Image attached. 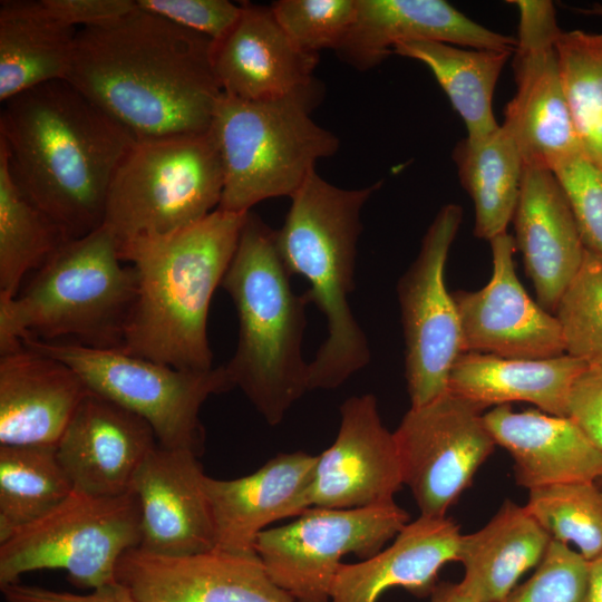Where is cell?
<instances>
[{
  "label": "cell",
  "mask_w": 602,
  "mask_h": 602,
  "mask_svg": "<svg viewBox=\"0 0 602 602\" xmlns=\"http://www.w3.org/2000/svg\"><path fill=\"white\" fill-rule=\"evenodd\" d=\"M462 221V207L445 204L397 285L410 407L425 405L448 391L452 368L464 352L457 308L445 282L448 253Z\"/></svg>",
  "instance_id": "7c38bea8"
},
{
  "label": "cell",
  "mask_w": 602,
  "mask_h": 602,
  "mask_svg": "<svg viewBox=\"0 0 602 602\" xmlns=\"http://www.w3.org/2000/svg\"><path fill=\"white\" fill-rule=\"evenodd\" d=\"M579 12L588 16H595L602 18V2H595L590 8L577 9Z\"/></svg>",
  "instance_id": "bcb514c9"
},
{
  "label": "cell",
  "mask_w": 602,
  "mask_h": 602,
  "mask_svg": "<svg viewBox=\"0 0 602 602\" xmlns=\"http://www.w3.org/2000/svg\"><path fill=\"white\" fill-rule=\"evenodd\" d=\"M356 2L353 23L337 52L359 70L376 67L404 42L437 41L511 52L516 47V38L485 28L444 0Z\"/></svg>",
  "instance_id": "7402d4cb"
},
{
  "label": "cell",
  "mask_w": 602,
  "mask_h": 602,
  "mask_svg": "<svg viewBox=\"0 0 602 602\" xmlns=\"http://www.w3.org/2000/svg\"><path fill=\"white\" fill-rule=\"evenodd\" d=\"M588 561L552 540L535 572L496 602H586Z\"/></svg>",
  "instance_id": "74e56055"
},
{
  "label": "cell",
  "mask_w": 602,
  "mask_h": 602,
  "mask_svg": "<svg viewBox=\"0 0 602 602\" xmlns=\"http://www.w3.org/2000/svg\"><path fill=\"white\" fill-rule=\"evenodd\" d=\"M334 441L318 456L309 507L360 508L394 502L404 485L394 433L380 418L371 394L340 407Z\"/></svg>",
  "instance_id": "2e32d148"
},
{
  "label": "cell",
  "mask_w": 602,
  "mask_h": 602,
  "mask_svg": "<svg viewBox=\"0 0 602 602\" xmlns=\"http://www.w3.org/2000/svg\"><path fill=\"white\" fill-rule=\"evenodd\" d=\"M553 173L569 200L585 249L602 256V169L580 155Z\"/></svg>",
  "instance_id": "f35d334b"
},
{
  "label": "cell",
  "mask_w": 602,
  "mask_h": 602,
  "mask_svg": "<svg viewBox=\"0 0 602 602\" xmlns=\"http://www.w3.org/2000/svg\"><path fill=\"white\" fill-rule=\"evenodd\" d=\"M105 227L65 242L21 293L0 301V353L23 338L122 350L137 279Z\"/></svg>",
  "instance_id": "8992f818"
},
{
  "label": "cell",
  "mask_w": 602,
  "mask_h": 602,
  "mask_svg": "<svg viewBox=\"0 0 602 602\" xmlns=\"http://www.w3.org/2000/svg\"><path fill=\"white\" fill-rule=\"evenodd\" d=\"M595 482L602 488V476L598 478Z\"/></svg>",
  "instance_id": "7dc6e473"
},
{
  "label": "cell",
  "mask_w": 602,
  "mask_h": 602,
  "mask_svg": "<svg viewBox=\"0 0 602 602\" xmlns=\"http://www.w3.org/2000/svg\"><path fill=\"white\" fill-rule=\"evenodd\" d=\"M458 177L474 203V235L491 241L507 232L520 197L524 163L520 148L501 124L479 138H463L453 149Z\"/></svg>",
  "instance_id": "f546056e"
},
{
  "label": "cell",
  "mask_w": 602,
  "mask_h": 602,
  "mask_svg": "<svg viewBox=\"0 0 602 602\" xmlns=\"http://www.w3.org/2000/svg\"><path fill=\"white\" fill-rule=\"evenodd\" d=\"M512 221L515 246L522 253L536 301L555 313L586 249L565 192L552 171L524 167Z\"/></svg>",
  "instance_id": "603a6c76"
},
{
  "label": "cell",
  "mask_w": 602,
  "mask_h": 602,
  "mask_svg": "<svg viewBox=\"0 0 602 602\" xmlns=\"http://www.w3.org/2000/svg\"><path fill=\"white\" fill-rule=\"evenodd\" d=\"M319 86L276 99L243 100L222 94L210 127L223 167L219 210L247 213L262 201L291 197L339 139L311 110Z\"/></svg>",
  "instance_id": "52a82bcc"
},
{
  "label": "cell",
  "mask_w": 602,
  "mask_h": 602,
  "mask_svg": "<svg viewBox=\"0 0 602 602\" xmlns=\"http://www.w3.org/2000/svg\"><path fill=\"white\" fill-rule=\"evenodd\" d=\"M223 183L210 130L135 140L110 183L103 226L117 245L173 233L217 210Z\"/></svg>",
  "instance_id": "ba28073f"
},
{
  "label": "cell",
  "mask_w": 602,
  "mask_h": 602,
  "mask_svg": "<svg viewBox=\"0 0 602 602\" xmlns=\"http://www.w3.org/2000/svg\"><path fill=\"white\" fill-rule=\"evenodd\" d=\"M116 581L137 602H295L271 580L256 553L213 548L165 556L137 547L120 557Z\"/></svg>",
  "instance_id": "e0dca14e"
},
{
  "label": "cell",
  "mask_w": 602,
  "mask_h": 602,
  "mask_svg": "<svg viewBox=\"0 0 602 602\" xmlns=\"http://www.w3.org/2000/svg\"><path fill=\"white\" fill-rule=\"evenodd\" d=\"M586 363L567 353L538 359L463 352L456 359L448 391L479 408L530 402L550 415L566 417V399Z\"/></svg>",
  "instance_id": "4316f807"
},
{
  "label": "cell",
  "mask_w": 602,
  "mask_h": 602,
  "mask_svg": "<svg viewBox=\"0 0 602 602\" xmlns=\"http://www.w3.org/2000/svg\"><path fill=\"white\" fill-rule=\"evenodd\" d=\"M72 492L56 446L0 445V541L48 514Z\"/></svg>",
  "instance_id": "1f68e13d"
},
{
  "label": "cell",
  "mask_w": 602,
  "mask_h": 602,
  "mask_svg": "<svg viewBox=\"0 0 602 602\" xmlns=\"http://www.w3.org/2000/svg\"><path fill=\"white\" fill-rule=\"evenodd\" d=\"M68 240L20 193L0 148V301L14 298L23 276L39 270Z\"/></svg>",
  "instance_id": "d6a6232c"
},
{
  "label": "cell",
  "mask_w": 602,
  "mask_h": 602,
  "mask_svg": "<svg viewBox=\"0 0 602 602\" xmlns=\"http://www.w3.org/2000/svg\"><path fill=\"white\" fill-rule=\"evenodd\" d=\"M552 541L524 506L506 499L480 530L462 534L458 560L462 584L478 602H496L536 567Z\"/></svg>",
  "instance_id": "83f0119b"
},
{
  "label": "cell",
  "mask_w": 602,
  "mask_h": 602,
  "mask_svg": "<svg viewBox=\"0 0 602 602\" xmlns=\"http://www.w3.org/2000/svg\"><path fill=\"white\" fill-rule=\"evenodd\" d=\"M138 8L219 41L234 25L241 3L227 0H136Z\"/></svg>",
  "instance_id": "ab89813d"
},
{
  "label": "cell",
  "mask_w": 602,
  "mask_h": 602,
  "mask_svg": "<svg viewBox=\"0 0 602 602\" xmlns=\"http://www.w3.org/2000/svg\"><path fill=\"white\" fill-rule=\"evenodd\" d=\"M462 533L447 516L420 515L407 523L390 546L358 563H342L331 586V602H378L391 588L430 596L438 573L457 562Z\"/></svg>",
  "instance_id": "484cf974"
},
{
  "label": "cell",
  "mask_w": 602,
  "mask_h": 602,
  "mask_svg": "<svg viewBox=\"0 0 602 602\" xmlns=\"http://www.w3.org/2000/svg\"><path fill=\"white\" fill-rule=\"evenodd\" d=\"M430 602H478L462 582H438L430 594Z\"/></svg>",
  "instance_id": "ee69618b"
},
{
  "label": "cell",
  "mask_w": 602,
  "mask_h": 602,
  "mask_svg": "<svg viewBox=\"0 0 602 602\" xmlns=\"http://www.w3.org/2000/svg\"><path fill=\"white\" fill-rule=\"evenodd\" d=\"M288 37L303 52L337 51L356 17V0H279L270 4Z\"/></svg>",
  "instance_id": "8d00e7d4"
},
{
  "label": "cell",
  "mask_w": 602,
  "mask_h": 602,
  "mask_svg": "<svg viewBox=\"0 0 602 602\" xmlns=\"http://www.w3.org/2000/svg\"><path fill=\"white\" fill-rule=\"evenodd\" d=\"M25 1L32 12L68 27H79V29L109 22L136 8V1L133 0Z\"/></svg>",
  "instance_id": "60d3db41"
},
{
  "label": "cell",
  "mask_w": 602,
  "mask_h": 602,
  "mask_svg": "<svg viewBox=\"0 0 602 602\" xmlns=\"http://www.w3.org/2000/svg\"><path fill=\"white\" fill-rule=\"evenodd\" d=\"M484 419L496 445L512 456L516 484L528 491L602 476V450L567 417L501 405Z\"/></svg>",
  "instance_id": "d4e9b609"
},
{
  "label": "cell",
  "mask_w": 602,
  "mask_h": 602,
  "mask_svg": "<svg viewBox=\"0 0 602 602\" xmlns=\"http://www.w3.org/2000/svg\"><path fill=\"white\" fill-rule=\"evenodd\" d=\"M2 105L0 148L20 193L69 240L101 227L110 183L135 138L67 80Z\"/></svg>",
  "instance_id": "7a4b0ae2"
},
{
  "label": "cell",
  "mask_w": 602,
  "mask_h": 602,
  "mask_svg": "<svg viewBox=\"0 0 602 602\" xmlns=\"http://www.w3.org/2000/svg\"><path fill=\"white\" fill-rule=\"evenodd\" d=\"M317 455L280 453L255 472L234 479L206 475L204 484L211 508L216 550L255 554L258 536L280 520L299 516L309 508L308 492Z\"/></svg>",
  "instance_id": "44dd1931"
},
{
  "label": "cell",
  "mask_w": 602,
  "mask_h": 602,
  "mask_svg": "<svg viewBox=\"0 0 602 602\" xmlns=\"http://www.w3.org/2000/svg\"><path fill=\"white\" fill-rule=\"evenodd\" d=\"M392 52L418 60L430 69L463 119L467 137H483L499 126L493 113V96L513 52L462 48L437 41L404 42Z\"/></svg>",
  "instance_id": "4dcf8cb0"
},
{
  "label": "cell",
  "mask_w": 602,
  "mask_h": 602,
  "mask_svg": "<svg viewBox=\"0 0 602 602\" xmlns=\"http://www.w3.org/2000/svg\"><path fill=\"white\" fill-rule=\"evenodd\" d=\"M78 29L32 12L25 0L0 2V101L67 80Z\"/></svg>",
  "instance_id": "f1b7e54d"
},
{
  "label": "cell",
  "mask_w": 602,
  "mask_h": 602,
  "mask_svg": "<svg viewBox=\"0 0 602 602\" xmlns=\"http://www.w3.org/2000/svg\"><path fill=\"white\" fill-rule=\"evenodd\" d=\"M409 523L395 501L360 508L309 507L293 522L264 530L254 550L271 580L295 602H331L341 560L380 552Z\"/></svg>",
  "instance_id": "8fae6325"
},
{
  "label": "cell",
  "mask_w": 602,
  "mask_h": 602,
  "mask_svg": "<svg viewBox=\"0 0 602 602\" xmlns=\"http://www.w3.org/2000/svg\"><path fill=\"white\" fill-rule=\"evenodd\" d=\"M492 276L475 291L457 290L464 352L538 359L565 353L560 322L533 300L516 273L514 237L504 232L491 241Z\"/></svg>",
  "instance_id": "9a60e30c"
},
{
  "label": "cell",
  "mask_w": 602,
  "mask_h": 602,
  "mask_svg": "<svg viewBox=\"0 0 602 602\" xmlns=\"http://www.w3.org/2000/svg\"><path fill=\"white\" fill-rule=\"evenodd\" d=\"M588 563L586 602H602V554Z\"/></svg>",
  "instance_id": "f6af8a7d"
},
{
  "label": "cell",
  "mask_w": 602,
  "mask_h": 602,
  "mask_svg": "<svg viewBox=\"0 0 602 602\" xmlns=\"http://www.w3.org/2000/svg\"><path fill=\"white\" fill-rule=\"evenodd\" d=\"M525 507L552 540L575 545L588 562L602 554V488L595 480L531 489Z\"/></svg>",
  "instance_id": "e575fe53"
},
{
  "label": "cell",
  "mask_w": 602,
  "mask_h": 602,
  "mask_svg": "<svg viewBox=\"0 0 602 602\" xmlns=\"http://www.w3.org/2000/svg\"><path fill=\"white\" fill-rule=\"evenodd\" d=\"M247 213L217 208L173 233L118 245L120 259L134 268L137 279L123 351L181 370L213 368L208 309Z\"/></svg>",
  "instance_id": "3957f363"
},
{
  "label": "cell",
  "mask_w": 602,
  "mask_h": 602,
  "mask_svg": "<svg viewBox=\"0 0 602 602\" xmlns=\"http://www.w3.org/2000/svg\"><path fill=\"white\" fill-rule=\"evenodd\" d=\"M566 417L602 450V366H590L573 380Z\"/></svg>",
  "instance_id": "b9f144b4"
},
{
  "label": "cell",
  "mask_w": 602,
  "mask_h": 602,
  "mask_svg": "<svg viewBox=\"0 0 602 602\" xmlns=\"http://www.w3.org/2000/svg\"><path fill=\"white\" fill-rule=\"evenodd\" d=\"M556 51L583 155L602 169V33L561 31Z\"/></svg>",
  "instance_id": "836d02e7"
},
{
  "label": "cell",
  "mask_w": 602,
  "mask_h": 602,
  "mask_svg": "<svg viewBox=\"0 0 602 602\" xmlns=\"http://www.w3.org/2000/svg\"><path fill=\"white\" fill-rule=\"evenodd\" d=\"M518 36L513 69L516 91L503 126L515 139L524 167L554 171L583 155L563 90L556 51L561 33L548 0H513Z\"/></svg>",
  "instance_id": "4fadbf2b"
},
{
  "label": "cell",
  "mask_w": 602,
  "mask_h": 602,
  "mask_svg": "<svg viewBox=\"0 0 602 602\" xmlns=\"http://www.w3.org/2000/svg\"><path fill=\"white\" fill-rule=\"evenodd\" d=\"M197 454L157 445L135 474L132 491L140 507L138 548L165 556L215 547L214 525Z\"/></svg>",
  "instance_id": "ac0fdd59"
},
{
  "label": "cell",
  "mask_w": 602,
  "mask_h": 602,
  "mask_svg": "<svg viewBox=\"0 0 602 602\" xmlns=\"http://www.w3.org/2000/svg\"><path fill=\"white\" fill-rule=\"evenodd\" d=\"M290 276L275 230L249 212L221 284L239 318L236 350L224 368L271 426L309 390L301 350L308 302L293 292Z\"/></svg>",
  "instance_id": "5b68a950"
},
{
  "label": "cell",
  "mask_w": 602,
  "mask_h": 602,
  "mask_svg": "<svg viewBox=\"0 0 602 602\" xmlns=\"http://www.w3.org/2000/svg\"><path fill=\"white\" fill-rule=\"evenodd\" d=\"M565 353L602 366V256L585 250L582 265L556 311Z\"/></svg>",
  "instance_id": "d590c367"
},
{
  "label": "cell",
  "mask_w": 602,
  "mask_h": 602,
  "mask_svg": "<svg viewBox=\"0 0 602 602\" xmlns=\"http://www.w3.org/2000/svg\"><path fill=\"white\" fill-rule=\"evenodd\" d=\"M67 81L135 140L208 132L223 94L213 41L137 4L78 29Z\"/></svg>",
  "instance_id": "6da1fadb"
},
{
  "label": "cell",
  "mask_w": 602,
  "mask_h": 602,
  "mask_svg": "<svg viewBox=\"0 0 602 602\" xmlns=\"http://www.w3.org/2000/svg\"><path fill=\"white\" fill-rule=\"evenodd\" d=\"M230 30L213 42V67L222 93L243 100L287 97L318 87L319 56L300 50L270 6L240 2Z\"/></svg>",
  "instance_id": "ffe728a7"
},
{
  "label": "cell",
  "mask_w": 602,
  "mask_h": 602,
  "mask_svg": "<svg viewBox=\"0 0 602 602\" xmlns=\"http://www.w3.org/2000/svg\"><path fill=\"white\" fill-rule=\"evenodd\" d=\"M21 344L69 366L86 387L146 420L159 446L201 452L200 411L205 400L233 385L224 366L181 370L119 349L23 338Z\"/></svg>",
  "instance_id": "30bf717a"
},
{
  "label": "cell",
  "mask_w": 602,
  "mask_h": 602,
  "mask_svg": "<svg viewBox=\"0 0 602 602\" xmlns=\"http://www.w3.org/2000/svg\"><path fill=\"white\" fill-rule=\"evenodd\" d=\"M483 409L446 391L410 409L394 431L402 482L420 515L441 517L472 485L496 441Z\"/></svg>",
  "instance_id": "5bb4252c"
},
{
  "label": "cell",
  "mask_w": 602,
  "mask_h": 602,
  "mask_svg": "<svg viewBox=\"0 0 602 602\" xmlns=\"http://www.w3.org/2000/svg\"><path fill=\"white\" fill-rule=\"evenodd\" d=\"M3 602H137L132 592L118 581L76 594L19 582L1 588Z\"/></svg>",
  "instance_id": "7bdbcfd3"
},
{
  "label": "cell",
  "mask_w": 602,
  "mask_h": 602,
  "mask_svg": "<svg viewBox=\"0 0 602 602\" xmlns=\"http://www.w3.org/2000/svg\"><path fill=\"white\" fill-rule=\"evenodd\" d=\"M89 389L78 373L23 344L0 358V445L56 446Z\"/></svg>",
  "instance_id": "cb8c5ba5"
},
{
  "label": "cell",
  "mask_w": 602,
  "mask_h": 602,
  "mask_svg": "<svg viewBox=\"0 0 602 602\" xmlns=\"http://www.w3.org/2000/svg\"><path fill=\"white\" fill-rule=\"evenodd\" d=\"M140 507L133 491L93 496L74 491L41 518L0 541V588L38 570H62L79 589L116 582L120 557L140 545Z\"/></svg>",
  "instance_id": "9c48e42d"
},
{
  "label": "cell",
  "mask_w": 602,
  "mask_h": 602,
  "mask_svg": "<svg viewBox=\"0 0 602 602\" xmlns=\"http://www.w3.org/2000/svg\"><path fill=\"white\" fill-rule=\"evenodd\" d=\"M157 445L146 420L89 390L57 443L56 454L74 491L119 496L132 491L136 472Z\"/></svg>",
  "instance_id": "d6986e66"
},
{
  "label": "cell",
  "mask_w": 602,
  "mask_h": 602,
  "mask_svg": "<svg viewBox=\"0 0 602 602\" xmlns=\"http://www.w3.org/2000/svg\"><path fill=\"white\" fill-rule=\"evenodd\" d=\"M381 186L341 188L313 171L291 196L282 226L275 230L280 256L290 273L310 284L303 295L327 321L328 336L308 367V388L334 389L370 360L367 338L349 305L355 289L360 213Z\"/></svg>",
  "instance_id": "277c9868"
}]
</instances>
